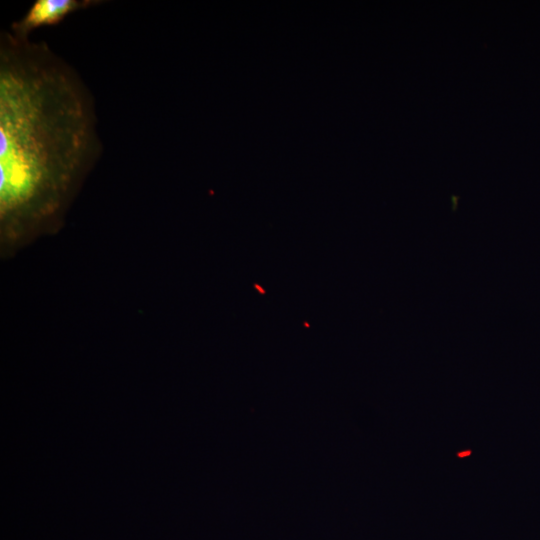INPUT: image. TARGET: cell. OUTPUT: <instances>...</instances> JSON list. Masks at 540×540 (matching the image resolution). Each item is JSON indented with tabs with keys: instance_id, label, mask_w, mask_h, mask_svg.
Segmentation results:
<instances>
[{
	"instance_id": "1",
	"label": "cell",
	"mask_w": 540,
	"mask_h": 540,
	"mask_svg": "<svg viewBox=\"0 0 540 540\" xmlns=\"http://www.w3.org/2000/svg\"><path fill=\"white\" fill-rule=\"evenodd\" d=\"M101 150L94 102L76 71L46 42L2 31V252L60 228Z\"/></svg>"
},
{
	"instance_id": "2",
	"label": "cell",
	"mask_w": 540,
	"mask_h": 540,
	"mask_svg": "<svg viewBox=\"0 0 540 540\" xmlns=\"http://www.w3.org/2000/svg\"><path fill=\"white\" fill-rule=\"evenodd\" d=\"M100 3L98 0H36L21 19L11 24L10 32L29 38L36 28L58 24L69 14Z\"/></svg>"
}]
</instances>
